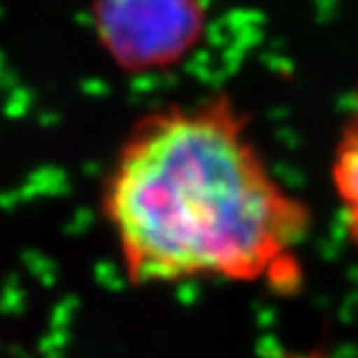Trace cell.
<instances>
[{"label":"cell","mask_w":358,"mask_h":358,"mask_svg":"<svg viewBox=\"0 0 358 358\" xmlns=\"http://www.w3.org/2000/svg\"><path fill=\"white\" fill-rule=\"evenodd\" d=\"M96 19L117 56L152 63L184 52L203 14L198 0H96Z\"/></svg>","instance_id":"obj_2"},{"label":"cell","mask_w":358,"mask_h":358,"mask_svg":"<svg viewBox=\"0 0 358 358\" xmlns=\"http://www.w3.org/2000/svg\"><path fill=\"white\" fill-rule=\"evenodd\" d=\"M331 184L338 198L342 224L358 247V91L340 128L331 161Z\"/></svg>","instance_id":"obj_3"},{"label":"cell","mask_w":358,"mask_h":358,"mask_svg":"<svg viewBox=\"0 0 358 358\" xmlns=\"http://www.w3.org/2000/svg\"><path fill=\"white\" fill-rule=\"evenodd\" d=\"M128 282L277 284L298 279L312 214L279 182L231 98L145 114L100 193Z\"/></svg>","instance_id":"obj_1"}]
</instances>
